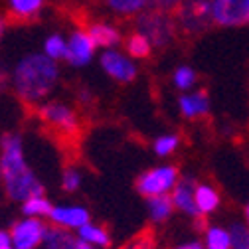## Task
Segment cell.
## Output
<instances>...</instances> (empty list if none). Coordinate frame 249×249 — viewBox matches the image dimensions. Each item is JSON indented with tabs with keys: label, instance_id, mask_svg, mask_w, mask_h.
<instances>
[{
	"label": "cell",
	"instance_id": "277c9868",
	"mask_svg": "<svg viewBox=\"0 0 249 249\" xmlns=\"http://www.w3.org/2000/svg\"><path fill=\"white\" fill-rule=\"evenodd\" d=\"M38 117L46 127L61 137H73L81 127L79 113L64 101H44L38 105Z\"/></svg>",
	"mask_w": 249,
	"mask_h": 249
},
{
	"label": "cell",
	"instance_id": "f546056e",
	"mask_svg": "<svg viewBox=\"0 0 249 249\" xmlns=\"http://www.w3.org/2000/svg\"><path fill=\"white\" fill-rule=\"evenodd\" d=\"M152 247H154V237L148 231L135 237L133 241H129L127 245H124V249H152Z\"/></svg>",
	"mask_w": 249,
	"mask_h": 249
},
{
	"label": "cell",
	"instance_id": "f35d334b",
	"mask_svg": "<svg viewBox=\"0 0 249 249\" xmlns=\"http://www.w3.org/2000/svg\"><path fill=\"white\" fill-rule=\"evenodd\" d=\"M2 249H14V247H2Z\"/></svg>",
	"mask_w": 249,
	"mask_h": 249
},
{
	"label": "cell",
	"instance_id": "3957f363",
	"mask_svg": "<svg viewBox=\"0 0 249 249\" xmlns=\"http://www.w3.org/2000/svg\"><path fill=\"white\" fill-rule=\"evenodd\" d=\"M137 32L142 34L152 48H166L176 34V20L168 12L142 10L137 14Z\"/></svg>",
	"mask_w": 249,
	"mask_h": 249
},
{
	"label": "cell",
	"instance_id": "7a4b0ae2",
	"mask_svg": "<svg viewBox=\"0 0 249 249\" xmlns=\"http://www.w3.org/2000/svg\"><path fill=\"white\" fill-rule=\"evenodd\" d=\"M2 188L12 202L24 204L28 198L44 194V184L26 162L24 142L18 133H6L0 141Z\"/></svg>",
	"mask_w": 249,
	"mask_h": 249
},
{
	"label": "cell",
	"instance_id": "5bb4252c",
	"mask_svg": "<svg viewBox=\"0 0 249 249\" xmlns=\"http://www.w3.org/2000/svg\"><path fill=\"white\" fill-rule=\"evenodd\" d=\"M87 34L91 36L93 44L97 48H103V50H113L119 42H121V32L113 26V24H107V22H95L91 24Z\"/></svg>",
	"mask_w": 249,
	"mask_h": 249
},
{
	"label": "cell",
	"instance_id": "8d00e7d4",
	"mask_svg": "<svg viewBox=\"0 0 249 249\" xmlns=\"http://www.w3.org/2000/svg\"><path fill=\"white\" fill-rule=\"evenodd\" d=\"M245 224L249 226V202H247V206H245Z\"/></svg>",
	"mask_w": 249,
	"mask_h": 249
},
{
	"label": "cell",
	"instance_id": "8fae6325",
	"mask_svg": "<svg viewBox=\"0 0 249 249\" xmlns=\"http://www.w3.org/2000/svg\"><path fill=\"white\" fill-rule=\"evenodd\" d=\"M97 46L93 44L91 36L83 30H77L68 38V50H66V61L73 68H83L91 64L93 55H95Z\"/></svg>",
	"mask_w": 249,
	"mask_h": 249
},
{
	"label": "cell",
	"instance_id": "e0dca14e",
	"mask_svg": "<svg viewBox=\"0 0 249 249\" xmlns=\"http://www.w3.org/2000/svg\"><path fill=\"white\" fill-rule=\"evenodd\" d=\"M44 4H46V0H6L10 18L20 20V22L34 20L42 12Z\"/></svg>",
	"mask_w": 249,
	"mask_h": 249
},
{
	"label": "cell",
	"instance_id": "52a82bcc",
	"mask_svg": "<svg viewBox=\"0 0 249 249\" xmlns=\"http://www.w3.org/2000/svg\"><path fill=\"white\" fill-rule=\"evenodd\" d=\"M212 20L224 28L249 24V0H212Z\"/></svg>",
	"mask_w": 249,
	"mask_h": 249
},
{
	"label": "cell",
	"instance_id": "5b68a950",
	"mask_svg": "<svg viewBox=\"0 0 249 249\" xmlns=\"http://www.w3.org/2000/svg\"><path fill=\"white\" fill-rule=\"evenodd\" d=\"M178 180H180V172L174 164H160L148 168L137 178V190L144 198L166 196L174 190Z\"/></svg>",
	"mask_w": 249,
	"mask_h": 249
},
{
	"label": "cell",
	"instance_id": "d4e9b609",
	"mask_svg": "<svg viewBox=\"0 0 249 249\" xmlns=\"http://www.w3.org/2000/svg\"><path fill=\"white\" fill-rule=\"evenodd\" d=\"M66 50H68V40L59 34H52L44 40L42 53H46L50 59L57 61V59H66Z\"/></svg>",
	"mask_w": 249,
	"mask_h": 249
},
{
	"label": "cell",
	"instance_id": "ffe728a7",
	"mask_svg": "<svg viewBox=\"0 0 249 249\" xmlns=\"http://www.w3.org/2000/svg\"><path fill=\"white\" fill-rule=\"evenodd\" d=\"M204 247L206 249H231V235L228 228L210 226L204 233Z\"/></svg>",
	"mask_w": 249,
	"mask_h": 249
},
{
	"label": "cell",
	"instance_id": "9c48e42d",
	"mask_svg": "<svg viewBox=\"0 0 249 249\" xmlns=\"http://www.w3.org/2000/svg\"><path fill=\"white\" fill-rule=\"evenodd\" d=\"M99 61H101L103 71L111 79H115L119 83H131L139 75V70L135 66V61L129 55H124V53H121L117 50H105L101 53Z\"/></svg>",
	"mask_w": 249,
	"mask_h": 249
},
{
	"label": "cell",
	"instance_id": "44dd1931",
	"mask_svg": "<svg viewBox=\"0 0 249 249\" xmlns=\"http://www.w3.org/2000/svg\"><path fill=\"white\" fill-rule=\"evenodd\" d=\"M53 204L44 196H32V198H28L24 204H22V213L26 217H48L50 212H52Z\"/></svg>",
	"mask_w": 249,
	"mask_h": 249
},
{
	"label": "cell",
	"instance_id": "4316f807",
	"mask_svg": "<svg viewBox=\"0 0 249 249\" xmlns=\"http://www.w3.org/2000/svg\"><path fill=\"white\" fill-rule=\"evenodd\" d=\"M231 249H249V226L245 222H233L230 228Z\"/></svg>",
	"mask_w": 249,
	"mask_h": 249
},
{
	"label": "cell",
	"instance_id": "cb8c5ba5",
	"mask_svg": "<svg viewBox=\"0 0 249 249\" xmlns=\"http://www.w3.org/2000/svg\"><path fill=\"white\" fill-rule=\"evenodd\" d=\"M178 146H180V137L176 133H164V135L157 137L152 142L154 154H157V157H162V159L174 154L178 150Z\"/></svg>",
	"mask_w": 249,
	"mask_h": 249
},
{
	"label": "cell",
	"instance_id": "4dcf8cb0",
	"mask_svg": "<svg viewBox=\"0 0 249 249\" xmlns=\"http://www.w3.org/2000/svg\"><path fill=\"white\" fill-rule=\"evenodd\" d=\"M10 87V73L4 70V66L0 64V95Z\"/></svg>",
	"mask_w": 249,
	"mask_h": 249
},
{
	"label": "cell",
	"instance_id": "f1b7e54d",
	"mask_svg": "<svg viewBox=\"0 0 249 249\" xmlns=\"http://www.w3.org/2000/svg\"><path fill=\"white\" fill-rule=\"evenodd\" d=\"M148 4L154 10H160V12H176L182 4V0H148Z\"/></svg>",
	"mask_w": 249,
	"mask_h": 249
},
{
	"label": "cell",
	"instance_id": "603a6c76",
	"mask_svg": "<svg viewBox=\"0 0 249 249\" xmlns=\"http://www.w3.org/2000/svg\"><path fill=\"white\" fill-rule=\"evenodd\" d=\"M124 48H127V53L131 57H135V59H144L152 52L150 42L142 34H139V32H135V34H131L127 38V42H124Z\"/></svg>",
	"mask_w": 249,
	"mask_h": 249
},
{
	"label": "cell",
	"instance_id": "836d02e7",
	"mask_svg": "<svg viewBox=\"0 0 249 249\" xmlns=\"http://www.w3.org/2000/svg\"><path fill=\"white\" fill-rule=\"evenodd\" d=\"M174 249H206V247H204V243H200V241H184V243L176 245Z\"/></svg>",
	"mask_w": 249,
	"mask_h": 249
},
{
	"label": "cell",
	"instance_id": "8992f818",
	"mask_svg": "<svg viewBox=\"0 0 249 249\" xmlns=\"http://www.w3.org/2000/svg\"><path fill=\"white\" fill-rule=\"evenodd\" d=\"M176 28L186 34H202L208 30L212 20V0H182L176 10Z\"/></svg>",
	"mask_w": 249,
	"mask_h": 249
},
{
	"label": "cell",
	"instance_id": "484cf974",
	"mask_svg": "<svg viewBox=\"0 0 249 249\" xmlns=\"http://www.w3.org/2000/svg\"><path fill=\"white\" fill-rule=\"evenodd\" d=\"M196 79H198V75H196V71L190 68V66H180V68H176L174 70V73H172V83H174V87L176 89H180V91H190L194 85H196Z\"/></svg>",
	"mask_w": 249,
	"mask_h": 249
},
{
	"label": "cell",
	"instance_id": "7402d4cb",
	"mask_svg": "<svg viewBox=\"0 0 249 249\" xmlns=\"http://www.w3.org/2000/svg\"><path fill=\"white\" fill-rule=\"evenodd\" d=\"M105 4L119 16H133L146 10L148 0H105Z\"/></svg>",
	"mask_w": 249,
	"mask_h": 249
},
{
	"label": "cell",
	"instance_id": "7c38bea8",
	"mask_svg": "<svg viewBox=\"0 0 249 249\" xmlns=\"http://www.w3.org/2000/svg\"><path fill=\"white\" fill-rule=\"evenodd\" d=\"M196 178L194 176H184L178 180V184L174 186V190L170 192V198H172V204H174V210L182 212L184 215L192 217V220H200V212L196 208V198H194V192H196Z\"/></svg>",
	"mask_w": 249,
	"mask_h": 249
},
{
	"label": "cell",
	"instance_id": "1f68e13d",
	"mask_svg": "<svg viewBox=\"0 0 249 249\" xmlns=\"http://www.w3.org/2000/svg\"><path fill=\"white\" fill-rule=\"evenodd\" d=\"M77 101H79V105H91V101H93L91 91H87V89H81V91L77 93Z\"/></svg>",
	"mask_w": 249,
	"mask_h": 249
},
{
	"label": "cell",
	"instance_id": "d590c367",
	"mask_svg": "<svg viewBox=\"0 0 249 249\" xmlns=\"http://www.w3.org/2000/svg\"><path fill=\"white\" fill-rule=\"evenodd\" d=\"M4 32H6V20L0 16V44H2V38H4Z\"/></svg>",
	"mask_w": 249,
	"mask_h": 249
},
{
	"label": "cell",
	"instance_id": "ba28073f",
	"mask_svg": "<svg viewBox=\"0 0 249 249\" xmlns=\"http://www.w3.org/2000/svg\"><path fill=\"white\" fill-rule=\"evenodd\" d=\"M46 228L48 226L40 217H24V220H18L10 230L12 247L14 249H38L42 245Z\"/></svg>",
	"mask_w": 249,
	"mask_h": 249
},
{
	"label": "cell",
	"instance_id": "d6a6232c",
	"mask_svg": "<svg viewBox=\"0 0 249 249\" xmlns=\"http://www.w3.org/2000/svg\"><path fill=\"white\" fill-rule=\"evenodd\" d=\"M2 247H12V237H10V231L6 230H0V249Z\"/></svg>",
	"mask_w": 249,
	"mask_h": 249
},
{
	"label": "cell",
	"instance_id": "74e56055",
	"mask_svg": "<svg viewBox=\"0 0 249 249\" xmlns=\"http://www.w3.org/2000/svg\"><path fill=\"white\" fill-rule=\"evenodd\" d=\"M0 186H2V170H0Z\"/></svg>",
	"mask_w": 249,
	"mask_h": 249
},
{
	"label": "cell",
	"instance_id": "d6986e66",
	"mask_svg": "<svg viewBox=\"0 0 249 249\" xmlns=\"http://www.w3.org/2000/svg\"><path fill=\"white\" fill-rule=\"evenodd\" d=\"M77 237H79L81 241H85V243H91V245L99 247V249H105V247L111 245V235H109V231H107L103 226L93 224V222H89V224H85L83 228H79V230H77Z\"/></svg>",
	"mask_w": 249,
	"mask_h": 249
},
{
	"label": "cell",
	"instance_id": "e575fe53",
	"mask_svg": "<svg viewBox=\"0 0 249 249\" xmlns=\"http://www.w3.org/2000/svg\"><path fill=\"white\" fill-rule=\"evenodd\" d=\"M75 249H99V247L91 245V243H85V241H81V239L77 237V245H75Z\"/></svg>",
	"mask_w": 249,
	"mask_h": 249
},
{
	"label": "cell",
	"instance_id": "30bf717a",
	"mask_svg": "<svg viewBox=\"0 0 249 249\" xmlns=\"http://www.w3.org/2000/svg\"><path fill=\"white\" fill-rule=\"evenodd\" d=\"M48 217H50L52 226L64 228V230H70V231H77L79 228H83L85 224L91 222L89 210L83 208V206H77V204H66V206L59 204V206H53Z\"/></svg>",
	"mask_w": 249,
	"mask_h": 249
},
{
	"label": "cell",
	"instance_id": "4fadbf2b",
	"mask_svg": "<svg viewBox=\"0 0 249 249\" xmlns=\"http://www.w3.org/2000/svg\"><path fill=\"white\" fill-rule=\"evenodd\" d=\"M178 111L184 119H202L210 113V97L206 91H194V93H182L178 97Z\"/></svg>",
	"mask_w": 249,
	"mask_h": 249
},
{
	"label": "cell",
	"instance_id": "2e32d148",
	"mask_svg": "<svg viewBox=\"0 0 249 249\" xmlns=\"http://www.w3.org/2000/svg\"><path fill=\"white\" fill-rule=\"evenodd\" d=\"M42 245L44 249H75L77 235H73L70 230H64V228L48 226L44 231Z\"/></svg>",
	"mask_w": 249,
	"mask_h": 249
},
{
	"label": "cell",
	"instance_id": "ac0fdd59",
	"mask_svg": "<svg viewBox=\"0 0 249 249\" xmlns=\"http://www.w3.org/2000/svg\"><path fill=\"white\" fill-rule=\"evenodd\" d=\"M146 212H148L150 222H154V224L168 222L170 217H172V213H174V204H172L170 194L146 198Z\"/></svg>",
	"mask_w": 249,
	"mask_h": 249
},
{
	"label": "cell",
	"instance_id": "83f0119b",
	"mask_svg": "<svg viewBox=\"0 0 249 249\" xmlns=\"http://www.w3.org/2000/svg\"><path fill=\"white\" fill-rule=\"evenodd\" d=\"M81 182H83V176H81V170L75 168V166H70L64 170V174H61V188H64L66 192L73 194L81 188Z\"/></svg>",
	"mask_w": 249,
	"mask_h": 249
},
{
	"label": "cell",
	"instance_id": "9a60e30c",
	"mask_svg": "<svg viewBox=\"0 0 249 249\" xmlns=\"http://www.w3.org/2000/svg\"><path fill=\"white\" fill-rule=\"evenodd\" d=\"M194 198H196V208H198L200 215H210V213H213L217 208H220V204H222L220 192H217L213 186L206 184V182H198V184H196Z\"/></svg>",
	"mask_w": 249,
	"mask_h": 249
},
{
	"label": "cell",
	"instance_id": "6da1fadb",
	"mask_svg": "<svg viewBox=\"0 0 249 249\" xmlns=\"http://www.w3.org/2000/svg\"><path fill=\"white\" fill-rule=\"evenodd\" d=\"M59 81L57 61L50 59L42 52L22 55L10 73V87L14 95L28 107L48 101Z\"/></svg>",
	"mask_w": 249,
	"mask_h": 249
}]
</instances>
